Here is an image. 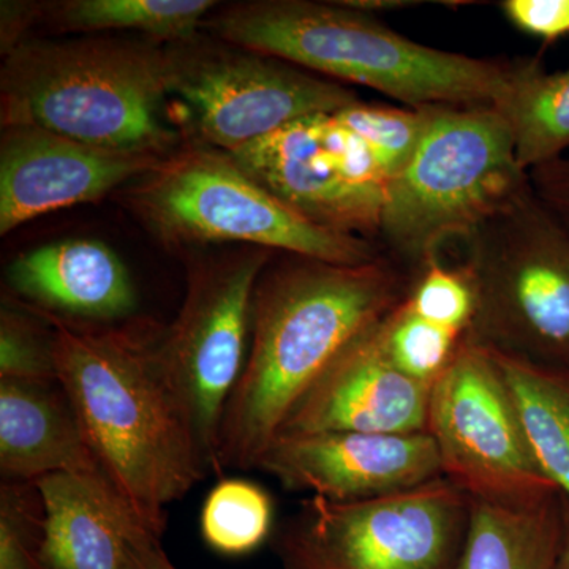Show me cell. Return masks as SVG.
Masks as SVG:
<instances>
[{
  "label": "cell",
  "instance_id": "6da1fadb",
  "mask_svg": "<svg viewBox=\"0 0 569 569\" xmlns=\"http://www.w3.org/2000/svg\"><path fill=\"white\" fill-rule=\"evenodd\" d=\"M33 309L51 326L58 381L103 477L138 522L162 537L168 507L211 473L163 365V329L149 323L93 328Z\"/></svg>",
  "mask_w": 569,
  "mask_h": 569
},
{
  "label": "cell",
  "instance_id": "7a4b0ae2",
  "mask_svg": "<svg viewBox=\"0 0 569 569\" xmlns=\"http://www.w3.org/2000/svg\"><path fill=\"white\" fill-rule=\"evenodd\" d=\"M290 257L254 288L249 353L220 427L222 470L257 468L299 400L413 283L388 257L358 266Z\"/></svg>",
  "mask_w": 569,
  "mask_h": 569
},
{
  "label": "cell",
  "instance_id": "3957f363",
  "mask_svg": "<svg viewBox=\"0 0 569 569\" xmlns=\"http://www.w3.org/2000/svg\"><path fill=\"white\" fill-rule=\"evenodd\" d=\"M217 39L391 97L407 108L490 107L509 96L519 59L471 58L407 39L342 2L250 0L208 21Z\"/></svg>",
  "mask_w": 569,
  "mask_h": 569
},
{
  "label": "cell",
  "instance_id": "277c9868",
  "mask_svg": "<svg viewBox=\"0 0 569 569\" xmlns=\"http://www.w3.org/2000/svg\"><path fill=\"white\" fill-rule=\"evenodd\" d=\"M168 51L118 39L22 41L0 71V121L111 149L170 156Z\"/></svg>",
  "mask_w": 569,
  "mask_h": 569
},
{
  "label": "cell",
  "instance_id": "5b68a950",
  "mask_svg": "<svg viewBox=\"0 0 569 569\" xmlns=\"http://www.w3.org/2000/svg\"><path fill=\"white\" fill-rule=\"evenodd\" d=\"M530 186L493 108L433 107L413 159L388 182L378 236L397 264L418 274Z\"/></svg>",
  "mask_w": 569,
  "mask_h": 569
},
{
  "label": "cell",
  "instance_id": "8992f818",
  "mask_svg": "<svg viewBox=\"0 0 569 569\" xmlns=\"http://www.w3.org/2000/svg\"><path fill=\"white\" fill-rule=\"evenodd\" d=\"M463 242L475 291L467 342L569 369V230L533 186Z\"/></svg>",
  "mask_w": 569,
  "mask_h": 569
},
{
  "label": "cell",
  "instance_id": "52a82bcc",
  "mask_svg": "<svg viewBox=\"0 0 569 569\" xmlns=\"http://www.w3.org/2000/svg\"><path fill=\"white\" fill-rule=\"evenodd\" d=\"M127 197L168 244L241 242L343 266L385 257L370 239L310 222L211 146H187L164 157Z\"/></svg>",
  "mask_w": 569,
  "mask_h": 569
},
{
  "label": "cell",
  "instance_id": "ba28073f",
  "mask_svg": "<svg viewBox=\"0 0 569 569\" xmlns=\"http://www.w3.org/2000/svg\"><path fill=\"white\" fill-rule=\"evenodd\" d=\"M471 498L441 477L356 501L307 500L272 538L283 569H459Z\"/></svg>",
  "mask_w": 569,
  "mask_h": 569
},
{
  "label": "cell",
  "instance_id": "9c48e42d",
  "mask_svg": "<svg viewBox=\"0 0 569 569\" xmlns=\"http://www.w3.org/2000/svg\"><path fill=\"white\" fill-rule=\"evenodd\" d=\"M426 432L443 477L471 500L523 505L560 492L539 467L496 359L466 337L430 391Z\"/></svg>",
  "mask_w": 569,
  "mask_h": 569
},
{
  "label": "cell",
  "instance_id": "30bf717a",
  "mask_svg": "<svg viewBox=\"0 0 569 569\" xmlns=\"http://www.w3.org/2000/svg\"><path fill=\"white\" fill-rule=\"evenodd\" d=\"M272 250L249 247L198 261L189 271L186 299L160 353L178 388L211 473H223L219 437L224 408L244 370L252 331L254 288Z\"/></svg>",
  "mask_w": 569,
  "mask_h": 569
},
{
  "label": "cell",
  "instance_id": "8fae6325",
  "mask_svg": "<svg viewBox=\"0 0 569 569\" xmlns=\"http://www.w3.org/2000/svg\"><path fill=\"white\" fill-rule=\"evenodd\" d=\"M168 54L170 92L189 108L203 141L227 153L288 123L336 114L359 102L346 84L263 52L231 44L197 47L190 40Z\"/></svg>",
  "mask_w": 569,
  "mask_h": 569
},
{
  "label": "cell",
  "instance_id": "7c38bea8",
  "mask_svg": "<svg viewBox=\"0 0 569 569\" xmlns=\"http://www.w3.org/2000/svg\"><path fill=\"white\" fill-rule=\"evenodd\" d=\"M257 468L287 490L331 501L389 496L443 477L436 443L427 432L277 437Z\"/></svg>",
  "mask_w": 569,
  "mask_h": 569
},
{
  "label": "cell",
  "instance_id": "4fadbf2b",
  "mask_svg": "<svg viewBox=\"0 0 569 569\" xmlns=\"http://www.w3.org/2000/svg\"><path fill=\"white\" fill-rule=\"evenodd\" d=\"M164 157L96 148L39 127H3L0 234L44 213L100 200L148 174Z\"/></svg>",
  "mask_w": 569,
  "mask_h": 569
},
{
  "label": "cell",
  "instance_id": "5bb4252c",
  "mask_svg": "<svg viewBox=\"0 0 569 569\" xmlns=\"http://www.w3.org/2000/svg\"><path fill=\"white\" fill-rule=\"evenodd\" d=\"M378 325L348 347L306 392L279 437L426 432L432 387L391 365L378 340Z\"/></svg>",
  "mask_w": 569,
  "mask_h": 569
},
{
  "label": "cell",
  "instance_id": "9a60e30c",
  "mask_svg": "<svg viewBox=\"0 0 569 569\" xmlns=\"http://www.w3.org/2000/svg\"><path fill=\"white\" fill-rule=\"evenodd\" d=\"M318 116L288 123L230 156L254 181L318 227L366 239L378 236L385 197L356 189L339 174L321 144Z\"/></svg>",
  "mask_w": 569,
  "mask_h": 569
},
{
  "label": "cell",
  "instance_id": "2e32d148",
  "mask_svg": "<svg viewBox=\"0 0 569 569\" xmlns=\"http://www.w3.org/2000/svg\"><path fill=\"white\" fill-rule=\"evenodd\" d=\"M9 280L29 306L66 320L112 323L137 309L126 264L96 239H67L29 250L10 266Z\"/></svg>",
  "mask_w": 569,
  "mask_h": 569
},
{
  "label": "cell",
  "instance_id": "e0dca14e",
  "mask_svg": "<svg viewBox=\"0 0 569 569\" xmlns=\"http://www.w3.org/2000/svg\"><path fill=\"white\" fill-rule=\"evenodd\" d=\"M54 473L104 478L69 396L58 380L0 378L2 481Z\"/></svg>",
  "mask_w": 569,
  "mask_h": 569
},
{
  "label": "cell",
  "instance_id": "ac0fdd59",
  "mask_svg": "<svg viewBox=\"0 0 569 569\" xmlns=\"http://www.w3.org/2000/svg\"><path fill=\"white\" fill-rule=\"evenodd\" d=\"M36 482L44 509L41 569H130V537L142 526L107 479L54 473Z\"/></svg>",
  "mask_w": 569,
  "mask_h": 569
},
{
  "label": "cell",
  "instance_id": "d6986e66",
  "mask_svg": "<svg viewBox=\"0 0 569 569\" xmlns=\"http://www.w3.org/2000/svg\"><path fill=\"white\" fill-rule=\"evenodd\" d=\"M567 527V497L533 503L471 500L470 526L459 569H556Z\"/></svg>",
  "mask_w": 569,
  "mask_h": 569
},
{
  "label": "cell",
  "instance_id": "ffe728a7",
  "mask_svg": "<svg viewBox=\"0 0 569 569\" xmlns=\"http://www.w3.org/2000/svg\"><path fill=\"white\" fill-rule=\"evenodd\" d=\"M508 123L526 171L569 153V69L548 71L539 58L519 59L511 92L496 110Z\"/></svg>",
  "mask_w": 569,
  "mask_h": 569
},
{
  "label": "cell",
  "instance_id": "44dd1931",
  "mask_svg": "<svg viewBox=\"0 0 569 569\" xmlns=\"http://www.w3.org/2000/svg\"><path fill=\"white\" fill-rule=\"evenodd\" d=\"M488 351L503 373L539 467L569 500V369Z\"/></svg>",
  "mask_w": 569,
  "mask_h": 569
},
{
  "label": "cell",
  "instance_id": "7402d4cb",
  "mask_svg": "<svg viewBox=\"0 0 569 569\" xmlns=\"http://www.w3.org/2000/svg\"><path fill=\"white\" fill-rule=\"evenodd\" d=\"M212 0H66L44 3L43 20L67 32L138 31L157 40L187 43Z\"/></svg>",
  "mask_w": 569,
  "mask_h": 569
},
{
  "label": "cell",
  "instance_id": "603a6c76",
  "mask_svg": "<svg viewBox=\"0 0 569 569\" xmlns=\"http://www.w3.org/2000/svg\"><path fill=\"white\" fill-rule=\"evenodd\" d=\"M206 545L224 557L249 556L271 538L274 501L247 479H222L206 497L200 516Z\"/></svg>",
  "mask_w": 569,
  "mask_h": 569
},
{
  "label": "cell",
  "instance_id": "cb8c5ba5",
  "mask_svg": "<svg viewBox=\"0 0 569 569\" xmlns=\"http://www.w3.org/2000/svg\"><path fill=\"white\" fill-rule=\"evenodd\" d=\"M377 335L391 365L429 387L455 361L466 337L419 317L407 298L378 325Z\"/></svg>",
  "mask_w": 569,
  "mask_h": 569
},
{
  "label": "cell",
  "instance_id": "d4e9b609",
  "mask_svg": "<svg viewBox=\"0 0 569 569\" xmlns=\"http://www.w3.org/2000/svg\"><path fill=\"white\" fill-rule=\"evenodd\" d=\"M432 108H395L358 102L336 112V118L370 146L391 181L413 159L429 127Z\"/></svg>",
  "mask_w": 569,
  "mask_h": 569
},
{
  "label": "cell",
  "instance_id": "484cf974",
  "mask_svg": "<svg viewBox=\"0 0 569 569\" xmlns=\"http://www.w3.org/2000/svg\"><path fill=\"white\" fill-rule=\"evenodd\" d=\"M0 378L58 380L51 326L29 305L0 312Z\"/></svg>",
  "mask_w": 569,
  "mask_h": 569
},
{
  "label": "cell",
  "instance_id": "4316f807",
  "mask_svg": "<svg viewBox=\"0 0 569 569\" xmlns=\"http://www.w3.org/2000/svg\"><path fill=\"white\" fill-rule=\"evenodd\" d=\"M44 509L37 482L0 486V569H41Z\"/></svg>",
  "mask_w": 569,
  "mask_h": 569
},
{
  "label": "cell",
  "instance_id": "83f0119b",
  "mask_svg": "<svg viewBox=\"0 0 569 569\" xmlns=\"http://www.w3.org/2000/svg\"><path fill=\"white\" fill-rule=\"evenodd\" d=\"M407 302L427 321L466 335L475 312L473 284L463 266L436 261L415 274Z\"/></svg>",
  "mask_w": 569,
  "mask_h": 569
},
{
  "label": "cell",
  "instance_id": "f1b7e54d",
  "mask_svg": "<svg viewBox=\"0 0 569 569\" xmlns=\"http://www.w3.org/2000/svg\"><path fill=\"white\" fill-rule=\"evenodd\" d=\"M317 123L321 144L339 174L356 189L385 197L389 179L370 146L336 114H320Z\"/></svg>",
  "mask_w": 569,
  "mask_h": 569
},
{
  "label": "cell",
  "instance_id": "f546056e",
  "mask_svg": "<svg viewBox=\"0 0 569 569\" xmlns=\"http://www.w3.org/2000/svg\"><path fill=\"white\" fill-rule=\"evenodd\" d=\"M500 9L518 31L545 43L569 36V0H505Z\"/></svg>",
  "mask_w": 569,
  "mask_h": 569
},
{
  "label": "cell",
  "instance_id": "4dcf8cb0",
  "mask_svg": "<svg viewBox=\"0 0 569 569\" xmlns=\"http://www.w3.org/2000/svg\"><path fill=\"white\" fill-rule=\"evenodd\" d=\"M531 186L569 230V153L530 171Z\"/></svg>",
  "mask_w": 569,
  "mask_h": 569
},
{
  "label": "cell",
  "instance_id": "1f68e13d",
  "mask_svg": "<svg viewBox=\"0 0 569 569\" xmlns=\"http://www.w3.org/2000/svg\"><path fill=\"white\" fill-rule=\"evenodd\" d=\"M44 3L2 2L0 9V43L7 56L21 43V36L32 22L43 17Z\"/></svg>",
  "mask_w": 569,
  "mask_h": 569
},
{
  "label": "cell",
  "instance_id": "d6a6232c",
  "mask_svg": "<svg viewBox=\"0 0 569 569\" xmlns=\"http://www.w3.org/2000/svg\"><path fill=\"white\" fill-rule=\"evenodd\" d=\"M130 569H178L168 559L160 538L138 527L129 542Z\"/></svg>",
  "mask_w": 569,
  "mask_h": 569
},
{
  "label": "cell",
  "instance_id": "836d02e7",
  "mask_svg": "<svg viewBox=\"0 0 569 569\" xmlns=\"http://www.w3.org/2000/svg\"><path fill=\"white\" fill-rule=\"evenodd\" d=\"M343 6L358 11L372 14L373 11H388L407 9V7L419 6V2H406V0H340Z\"/></svg>",
  "mask_w": 569,
  "mask_h": 569
},
{
  "label": "cell",
  "instance_id": "e575fe53",
  "mask_svg": "<svg viewBox=\"0 0 569 569\" xmlns=\"http://www.w3.org/2000/svg\"><path fill=\"white\" fill-rule=\"evenodd\" d=\"M556 569H569V500L567 498V527H565V541L561 548L559 563Z\"/></svg>",
  "mask_w": 569,
  "mask_h": 569
}]
</instances>
